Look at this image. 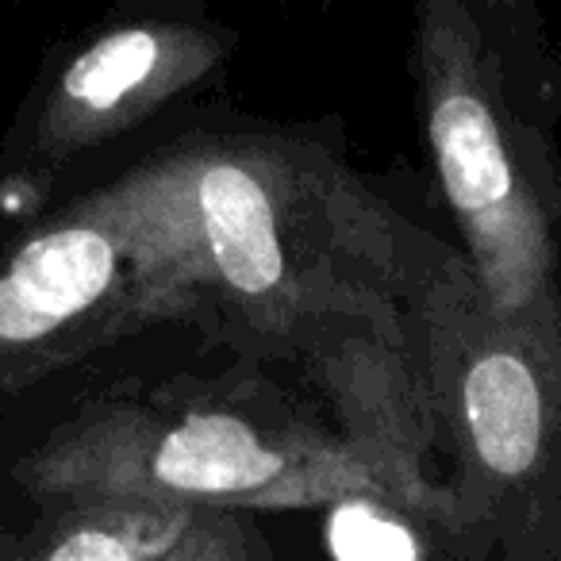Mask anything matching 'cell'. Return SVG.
I'll use <instances>...</instances> for the list:
<instances>
[{
	"label": "cell",
	"mask_w": 561,
	"mask_h": 561,
	"mask_svg": "<svg viewBox=\"0 0 561 561\" xmlns=\"http://www.w3.org/2000/svg\"><path fill=\"white\" fill-rule=\"evenodd\" d=\"M392 504L320 400L204 320L55 377L0 423V519L85 500L297 512Z\"/></svg>",
	"instance_id": "obj_1"
},
{
	"label": "cell",
	"mask_w": 561,
	"mask_h": 561,
	"mask_svg": "<svg viewBox=\"0 0 561 561\" xmlns=\"http://www.w3.org/2000/svg\"><path fill=\"white\" fill-rule=\"evenodd\" d=\"M173 227L211 328L273 362L305 316L420 293L438 239L308 131H173L127 162Z\"/></svg>",
	"instance_id": "obj_2"
},
{
	"label": "cell",
	"mask_w": 561,
	"mask_h": 561,
	"mask_svg": "<svg viewBox=\"0 0 561 561\" xmlns=\"http://www.w3.org/2000/svg\"><path fill=\"white\" fill-rule=\"evenodd\" d=\"M519 4L427 0L412 66L438 188L500 328L561 339V162L538 89L546 55Z\"/></svg>",
	"instance_id": "obj_3"
},
{
	"label": "cell",
	"mask_w": 561,
	"mask_h": 561,
	"mask_svg": "<svg viewBox=\"0 0 561 561\" xmlns=\"http://www.w3.org/2000/svg\"><path fill=\"white\" fill-rule=\"evenodd\" d=\"M211 323L193 262L131 170L20 219L0 247V415L162 323Z\"/></svg>",
	"instance_id": "obj_4"
},
{
	"label": "cell",
	"mask_w": 561,
	"mask_h": 561,
	"mask_svg": "<svg viewBox=\"0 0 561 561\" xmlns=\"http://www.w3.org/2000/svg\"><path fill=\"white\" fill-rule=\"evenodd\" d=\"M420 316L458 450L466 561H561V339L500 328L443 242Z\"/></svg>",
	"instance_id": "obj_5"
},
{
	"label": "cell",
	"mask_w": 561,
	"mask_h": 561,
	"mask_svg": "<svg viewBox=\"0 0 561 561\" xmlns=\"http://www.w3.org/2000/svg\"><path fill=\"white\" fill-rule=\"evenodd\" d=\"M234 32L196 9H124L43 62L0 147V201L20 219L58 204L73 170L224 78Z\"/></svg>",
	"instance_id": "obj_6"
},
{
	"label": "cell",
	"mask_w": 561,
	"mask_h": 561,
	"mask_svg": "<svg viewBox=\"0 0 561 561\" xmlns=\"http://www.w3.org/2000/svg\"><path fill=\"white\" fill-rule=\"evenodd\" d=\"M196 507L85 500L0 519V561H162Z\"/></svg>",
	"instance_id": "obj_7"
},
{
	"label": "cell",
	"mask_w": 561,
	"mask_h": 561,
	"mask_svg": "<svg viewBox=\"0 0 561 561\" xmlns=\"http://www.w3.org/2000/svg\"><path fill=\"white\" fill-rule=\"evenodd\" d=\"M420 523L377 496H351L328 507V550L335 561H423Z\"/></svg>",
	"instance_id": "obj_8"
},
{
	"label": "cell",
	"mask_w": 561,
	"mask_h": 561,
	"mask_svg": "<svg viewBox=\"0 0 561 561\" xmlns=\"http://www.w3.org/2000/svg\"><path fill=\"white\" fill-rule=\"evenodd\" d=\"M162 561H280L262 512L242 507H196L185 535Z\"/></svg>",
	"instance_id": "obj_9"
}]
</instances>
